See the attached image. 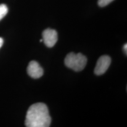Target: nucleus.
Returning a JSON list of instances; mask_svg holds the SVG:
<instances>
[{"label": "nucleus", "mask_w": 127, "mask_h": 127, "mask_svg": "<svg viewBox=\"0 0 127 127\" xmlns=\"http://www.w3.org/2000/svg\"><path fill=\"white\" fill-rule=\"evenodd\" d=\"M51 118L48 109L44 103L32 105L27 112L25 124L27 127H48Z\"/></svg>", "instance_id": "f257e3e1"}, {"label": "nucleus", "mask_w": 127, "mask_h": 127, "mask_svg": "<svg viewBox=\"0 0 127 127\" xmlns=\"http://www.w3.org/2000/svg\"><path fill=\"white\" fill-rule=\"evenodd\" d=\"M64 63L68 68H71L76 72L83 70L87 63L86 57L81 53L75 54L71 52L66 55Z\"/></svg>", "instance_id": "f03ea898"}, {"label": "nucleus", "mask_w": 127, "mask_h": 127, "mask_svg": "<svg viewBox=\"0 0 127 127\" xmlns=\"http://www.w3.org/2000/svg\"><path fill=\"white\" fill-rule=\"evenodd\" d=\"M111 63V59L108 55H102L98 59L96 66L94 69V73L96 75L104 74L107 71Z\"/></svg>", "instance_id": "7ed1b4c3"}, {"label": "nucleus", "mask_w": 127, "mask_h": 127, "mask_svg": "<svg viewBox=\"0 0 127 127\" xmlns=\"http://www.w3.org/2000/svg\"><path fill=\"white\" fill-rule=\"evenodd\" d=\"M43 42L48 47L51 48L55 45L58 40V34L54 30L48 28L42 32Z\"/></svg>", "instance_id": "20e7f679"}, {"label": "nucleus", "mask_w": 127, "mask_h": 127, "mask_svg": "<svg viewBox=\"0 0 127 127\" xmlns=\"http://www.w3.org/2000/svg\"><path fill=\"white\" fill-rule=\"evenodd\" d=\"M28 74L33 78H39L43 75L44 71L42 67L35 61H32L27 67Z\"/></svg>", "instance_id": "39448f33"}, {"label": "nucleus", "mask_w": 127, "mask_h": 127, "mask_svg": "<svg viewBox=\"0 0 127 127\" xmlns=\"http://www.w3.org/2000/svg\"><path fill=\"white\" fill-rule=\"evenodd\" d=\"M8 7L6 5H0V20H1L8 13Z\"/></svg>", "instance_id": "423d86ee"}, {"label": "nucleus", "mask_w": 127, "mask_h": 127, "mask_svg": "<svg viewBox=\"0 0 127 127\" xmlns=\"http://www.w3.org/2000/svg\"><path fill=\"white\" fill-rule=\"evenodd\" d=\"M114 0H98V5L101 7H104L108 5L109 3H111Z\"/></svg>", "instance_id": "0eeeda50"}, {"label": "nucleus", "mask_w": 127, "mask_h": 127, "mask_svg": "<svg viewBox=\"0 0 127 127\" xmlns=\"http://www.w3.org/2000/svg\"><path fill=\"white\" fill-rule=\"evenodd\" d=\"M123 49H124V52L125 53V55H127V44H124Z\"/></svg>", "instance_id": "6e6552de"}, {"label": "nucleus", "mask_w": 127, "mask_h": 127, "mask_svg": "<svg viewBox=\"0 0 127 127\" xmlns=\"http://www.w3.org/2000/svg\"><path fill=\"white\" fill-rule=\"evenodd\" d=\"M3 43H4V40H3L2 38L0 37V48H1V47L2 46Z\"/></svg>", "instance_id": "1a4fd4ad"}]
</instances>
